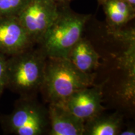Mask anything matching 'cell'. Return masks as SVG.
<instances>
[{
  "label": "cell",
  "instance_id": "cell-3",
  "mask_svg": "<svg viewBox=\"0 0 135 135\" xmlns=\"http://www.w3.org/2000/svg\"><path fill=\"white\" fill-rule=\"evenodd\" d=\"M91 15L75 13L68 5L59 6V13L47 30L40 48L47 57L66 58L70 51L83 36Z\"/></svg>",
  "mask_w": 135,
  "mask_h": 135
},
{
  "label": "cell",
  "instance_id": "cell-11",
  "mask_svg": "<svg viewBox=\"0 0 135 135\" xmlns=\"http://www.w3.org/2000/svg\"><path fill=\"white\" fill-rule=\"evenodd\" d=\"M101 4L109 29L124 28L134 18L135 8L123 0H106Z\"/></svg>",
  "mask_w": 135,
  "mask_h": 135
},
{
  "label": "cell",
  "instance_id": "cell-8",
  "mask_svg": "<svg viewBox=\"0 0 135 135\" xmlns=\"http://www.w3.org/2000/svg\"><path fill=\"white\" fill-rule=\"evenodd\" d=\"M48 135H84V121L61 104L49 103Z\"/></svg>",
  "mask_w": 135,
  "mask_h": 135
},
{
  "label": "cell",
  "instance_id": "cell-9",
  "mask_svg": "<svg viewBox=\"0 0 135 135\" xmlns=\"http://www.w3.org/2000/svg\"><path fill=\"white\" fill-rule=\"evenodd\" d=\"M66 58L81 71L93 74L99 66L100 56L91 42L83 36L70 51Z\"/></svg>",
  "mask_w": 135,
  "mask_h": 135
},
{
  "label": "cell",
  "instance_id": "cell-10",
  "mask_svg": "<svg viewBox=\"0 0 135 135\" xmlns=\"http://www.w3.org/2000/svg\"><path fill=\"white\" fill-rule=\"evenodd\" d=\"M104 111L84 121V135L119 134L123 129V114L119 112L106 113Z\"/></svg>",
  "mask_w": 135,
  "mask_h": 135
},
{
  "label": "cell",
  "instance_id": "cell-5",
  "mask_svg": "<svg viewBox=\"0 0 135 135\" xmlns=\"http://www.w3.org/2000/svg\"><path fill=\"white\" fill-rule=\"evenodd\" d=\"M59 13L53 0H31L18 15L34 44H39Z\"/></svg>",
  "mask_w": 135,
  "mask_h": 135
},
{
  "label": "cell",
  "instance_id": "cell-13",
  "mask_svg": "<svg viewBox=\"0 0 135 135\" xmlns=\"http://www.w3.org/2000/svg\"><path fill=\"white\" fill-rule=\"evenodd\" d=\"M6 56L0 53V97L6 86Z\"/></svg>",
  "mask_w": 135,
  "mask_h": 135
},
{
  "label": "cell",
  "instance_id": "cell-1",
  "mask_svg": "<svg viewBox=\"0 0 135 135\" xmlns=\"http://www.w3.org/2000/svg\"><path fill=\"white\" fill-rule=\"evenodd\" d=\"M94 78L66 58L47 57L40 92L48 103L61 104L73 93L94 84Z\"/></svg>",
  "mask_w": 135,
  "mask_h": 135
},
{
  "label": "cell",
  "instance_id": "cell-2",
  "mask_svg": "<svg viewBox=\"0 0 135 135\" xmlns=\"http://www.w3.org/2000/svg\"><path fill=\"white\" fill-rule=\"evenodd\" d=\"M47 56L33 47L6 57V86L20 97H36L45 76Z\"/></svg>",
  "mask_w": 135,
  "mask_h": 135
},
{
  "label": "cell",
  "instance_id": "cell-6",
  "mask_svg": "<svg viewBox=\"0 0 135 135\" xmlns=\"http://www.w3.org/2000/svg\"><path fill=\"white\" fill-rule=\"evenodd\" d=\"M104 84H93L73 93L62 105L85 121L104 111Z\"/></svg>",
  "mask_w": 135,
  "mask_h": 135
},
{
  "label": "cell",
  "instance_id": "cell-14",
  "mask_svg": "<svg viewBox=\"0 0 135 135\" xmlns=\"http://www.w3.org/2000/svg\"><path fill=\"white\" fill-rule=\"evenodd\" d=\"M135 134V129L134 127L131 126L126 128L124 130H121L119 135H134Z\"/></svg>",
  "mask_w": 135,
  "mask_h": 135
},
{
  "label": "cell",
  "instance_id": "cell-12",
  "mask_svg": "<svg viewBox=\"0 0 135 135\" xmlns=\"http://www.w3.org/2000/svg\"><path fill=\"white\" fill-rule=\"evenodd\" d=\"M31 0H0V17L18 16Z\"/></svg>",
  "mask_w": 135,
  "mask_h": 135
},
{
  "label": "cell",
  "instance_id": "cell-7",
  "mask_svg": "<svg viewBox=\"0 0 135 135\" xmlns=\"http://www.w3.org/2000/svg\"><path fill=\"white\" fill-rule=\"evenodd\" d=\"M34 45L18 16L0 17V53L11 56Z\"/></svg>",
  "mask_w": 135,
  "mask_h": 135
},
{
  "label": "cell",
  "instance_id": "cell-17",
  "mask_svg": "<svg viewBox=\"0 0 135 135\" xmlns=\"http://www.w3.org/2000/svg\"><path fill=\"white\" fill-rule=\"evenodd\" d=\"M104 1H106V0H99V3H102L103 2H104Z\"/></svg>",
  "mask_w": 135,
  "mask_h": 135
},
{
  "label": "cell",
  "instance_id": "cell-15",
  "mask_svg": "<svg viewBox=\"0 0 135 135\" xmlns=\"http://www.w3.org/2000/svg\"><path fill=\"white\" fill-rule=\"evenodd\" d=\"M53 1L57 3L58 6H61V5H68L72 0H53Z\"/></svg>",
  "mask_w": 135,
  "mask_h": 135
},
{
  "label": "cell",
  "instance_id": "cell-4",
  "mask_svg": "<svg viewBox=\"0 0 135 135\" xmlns=\"http://www.w3.org/2000/svg\"><path fill=\"white\" fill-rule=\"evenodd\" d=\"M3 130L16 135H43L49 130L48 108L36 97H20L12 112L0 116Z\"/></svg>",
  "mask_w": 135,
  "mask_h": 135
},
{
  "label": "cell",
  "instance_id": "cell-16",
  "mask_svg": "<svg viewBox=\"0 0 135 135\" xmlns=\"http://www.w3.org/2000/svg\"><path fill=\"white\" fill-rule=\"evenodd\" d=\"M123 1H124L125 2L128 3L133 8H135V0H123Z\"/></svg>",
  "mask_w": 135,
  "mask_h": 135
}]
</instances>
